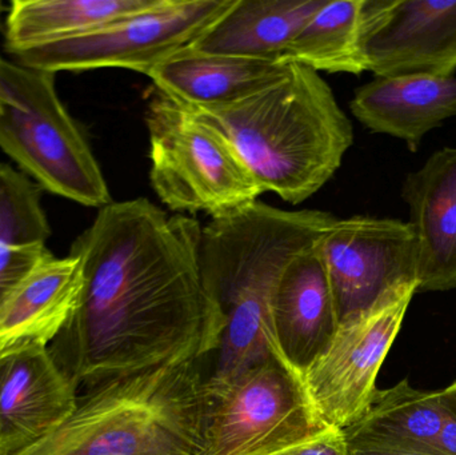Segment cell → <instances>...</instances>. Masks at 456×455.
Wrapping results in <instances>:
<instances>
[{
	"label": "cell",
	"instance_id": "6da1fadb",
	"mask_svg": "<svg viewBox=\"0 0 456 455\" xmlns=\"http://www.w3.org/2000/svg\"><path fill=\"white\" fill-rule=\"evenodd\" d=\"M200 222L147 198L99 208L75 240L77 309L48 345L77 387L218 349L224 314L200 269Z\"/></svg>",
	"mask_w": 456,
	"mask_h": 455
},
{
	"label": "cell",
	"instance_id": "7a4b0ae2",
	"mask_svg": "<svg viewBox=\"0 0 456 455\" xmlns=\"http://www.w3.org/2000/svg\"><path fill=\"white\" fill-rule=\"evenodd\" d=\"M334 219L324 211L281 210L255 202L203 227L202 277L226 321L208 384H227L279 354L271 320L279 277Z\"/></svg>",
	"mask_w": 456,
	"mask_h": 455
},
{
	"label": "cell",
	"instance_id": "3957f363",
	"mask_svg": "<svg viewBox=\"0 0 456 455\" xmlns=\"http://www.w3.org/2000/svg\"><path fill=\"white\" fill-rule=\"evenodd\" d=\"M187 107L226 136L265 192L292 205L316 194L353 146V125L326 80L294 61L248 98Z\"/></svg>",
	"mask_w": 456,
	"mask_h": 455
},
{
	"label": "cell",
	"instance_id": "277c9868",
	"mask_svg": "<svg viewBox=\"0 0 456 455\" xmlns=\"http://www.w3.org/2000/svg\"><path fill=\"white\" fill-rule=\"evenodd\" d=\"M197 362L168 361L90 387L55 432L16 455H205L208 397Z\"/></svg>",
	"mask_w": 456,
	"mask_h": 455
},
{
	"label": "cell",
	"instance_id": "5b68a950",
	"mask_svg": "<svg viewBox=\"0 0 456 455\" xmlns=\"http://www.w3.org/2000/svg\"><path fill=\"white\" fill-rule=\"evenodd\" d=\"M0 149L45 191L87 207L112 202L87 139L59 99L55 74L3 59Z\"/></svg>",
	"mask_w": 456,
	"mask_h": 455
},
{
	"label": "cell",
	"instance_id": "8992f818",
	"mask_svg": "<svg viewBox=\"0 0 456 455\" xmlns=\"http://www.w3.org/2000/svg\"><path fill=\"white\" fill-rule=\"evenodd\" d=\"M146 125L150 178L170 210L222 218L265 194L226 136L175 99L155 91Z\"/></svg>",
	"mask_w": 456,
	"mask_h": 455
},
{
	"label": "cell",
	"instance_id": "52a82bcc",
	"mask_svg": "<svg viewBox=\"0 0 456 455\" xmlns=\"http://www.w3.org/2000/svg\"><path fill=\"white\" fill-rule=\"evenodd\" d=\"M205 455H273L330 427L305 392L303 377L279 354L232 381L210 385Z\"/></svg>",
	"mask_w": 456,
	"mask_h": 455
},
{
	"label": "cell",
	"instance_id": "ba28073f",
	"mask_svg": "<svg viewBox=\"0 0 456 455\" xmlns=\"http://www.w3.org/2000/svg\"><path fill=\"white\" fill-rule=\"evenodd\" d=\"M233 0H159L93 31L13 51L16 63L56 74L95 69L150 72L191 45Z\"/></svg>",
	"mask_w": 456,
	"mask_h": 455
},
{
	"label": "cell",
	"instance_id": "9c48e42d",
	"mask_svg": "<svg viewBox=\"0 0 456 455\" xmlns=\"http://www.w3.org/2000/svg\"><path fill=\"white\" fill-rule=\"evenodd\" d=\"M417 293V283L402 286L340 322L329 346L303 374L305 392L327 427L346 429L366 413Z\"/></svg>",
	"mask_w": 456,
	"mask_h": 455
},
{
	"label": "cell",
	"instance_id": "30bf717a",
	"mask_svg": "<svg viewBox=\"0 0 456 455\" xmlns=\"http://www.w3.org/2000/svg\"><path fill=\"white\" fill-rule=\"evenodd\" d=\"M339 323L366 312L395 288L418 285L409 222L372 216L335 218L316 240Z\"/></svg>",
	"mask_w": 456,
	"mask_h": 455
},
{
	"label": "cell",
	"instance_id": "8fae6325",
	"mask_svg": "<svg viewBox=\"0 0 456 455\" xmlns=\"http://www.w3.org/2000/svg\"><path fill=\"white\" fill-rule=\"evenodd\" d=\"M361 45L375 77H454L456 0H364Z\"/></svg>",
	"mask_w": 456,
	"mask_h": 455
},
{
	"label": "cell",
	"instance_id": "7c38bea8",
	"mask_svg": "<svg viewBox=\"0 0 456 455\" xmlns=\"http://www.w3.org/2000/svg\"><path fill=\"white\" fill-rule=\"evenodd\" d=\"M77 389L48 345L0 342V455H16L55 432L74 410Z\"/></svg>",
	"mask_w": 456,
	"mask_h": 455
},
{
	"label": "cell",
	"instance_id": "4fadbf2b",
	"mask_svg": "<svg viewBox=\"0 0 456 455\" xmlns=\"http://www.w3.org/2000/svg\"><path fill=\"white\" fill-rule=\"evenodd\" d=\"M271 320L279 355L303 377L329 346L339 326L329 275L316 242L297 254L281 272Z\"/></svg>",
	"mask_w": 456,
	"mask_h": 455
},
{
	"label": "cell",
	"instance_id": "5bb4252c",
	"mask_svg": "<svg viewBox=\"0 0 456 455\" xmlns=\"http://www.w3.org/2000/svg\"><path fill=\"white\" fill-rule=\"evenodd\" d=\"M418 256V293L456 288V147L434 152L402 187Z\"/></svg>",
	"mask_w": 456,
	"mask_h": 455
},
{
	"label": "cell",
	"instance_id": "9a60e30c",
	"mask_svg": "<svg viewBox=\"0 0 456 455\" xmlns=\"http://www.w3.org/2000/svg\"><path fill=\"white\" fill-rule=\"evenodd\" d=\"M350 107L370 131L401 139L417 152L426 134L456 117V77H375L355 91Z\"/></svg>",
	"mask_w": 456,
	"mask_h": 455
},
{
	"label": "cell",
	"instance_id": "2e32d148",
	"mask_svg": "<svg viewBox=\"0 0 456 455\" xmlns=\"http://www.w3.org/2000/svg\"><path fill=\"white\" fill-rule=\"evenodd\" d=\"M289 61H256L183 48L149 74L155 88L190 107L235 103L286 74Z\"/></svg>",
	"mask_w": 456,
	"mask_h": 455
},
{
	"label": "cell",
	"instance_id": "e0dca14e",
	"mask_svg": "<svg viewBox=\"0 0 456 455\" xmlns=\"http://www.w3.org/2000/svg\"><path fill=\"white\" fill-rule=\"evenodd\" d=\"M326 0H233L190 50L216 55L283 61L291 40Z\"/></svg>",
	"mask_w": 456,
	"mask_h": 455
},
{
	"label": "cell",
	"instance_id": "ac0fdd59",
	"mask_svg": "<svg viewBox=\"0 0 456 455\" xmlns=\"http://www.w3.org/2000/svg\"><path fill=\"white\" fill-rule=\"evenodd\" d=\"M80 290L79 258H56L48 251L0 306V342L50 345L74 314Z\"/></svg>",
	"mask_w": 456,
	"mask_h": 455
},
{
	"label": "cell",
	"instance_id": "d6986e66",
	"mask_svg": "<svg viewBox=\"0 0 456 455\" xmlns=\"http://www.w3.org/2000/svg\"><path fill=\"white\" fill-rule=\"evenodd\" d=\"M444 413V390H418L403 379L377 390L366 413L343 435L350 443L433 451Z\"/></svg>",
	"mask_w": 456,
	"mask_h": 455
},
{
	"label": "cell",
	"instance_id": "ffe728a7",
	"mask_svg": "<svg viewBox=\"0 0 456 455\" xmlns=\"http://www.w3.org/2000/svg\"><path fill=\"white\" fill-rule=\"evenodd\" d=\"M159 0H13L5 19L8 53L77 37L151 8Z\"/></svg>",
	"mask_w": 456,
	"mask_h": 455
},
{
	"label": "cell",
	"instance_id": "44dd1931",
	"mask_svg": "<svg viewBox=\"0 0 456 455\" xmlns=\"http://www.w3.org/2000/svg\"><path fill=\"white\" fill-rule=\"evenodd\" d=\"M364 0H326L299 29L283 53L284 61L302 64L314 71H367L361 45Z\"/></svg>",
	"mask_w": 456,
	"mask_h": 455
},
{
	"label": "cell",
	"instance_id": "7402d4cb",
	"mask_svg": "<svg viewBox=\"0 0 456 455\" xmlns=\"http://www.w3.org/2000/svg\"><path fill=\"white\" fill-rule=\"evenodd\" d=\"M50 237L42 189L26 174L0 163V246L45 248Z\"/></svg>",
	"mask_w": 456,
	"mask_h": 455
},
{
	"label": "cell",
	"instance_id": "603a6c76",
	"mask_svg": "<svg viewBox=\"0 0 456 455\" xmlns=\"http://www.w3.org/2000/svg\"><path fill=\"white\" fill-rule=\"evenodd\" d=\"M47 253L45 248H15L0 246V306Z\"/></svg>",
	"mask_w": 456,
	"mask_h": 455
},
{
	"label": "cell",
	"instance_id": "cb8c5ba5",
	"mask_svg": "<svg viewBox=\"0 0 456 455\" xmlns=\"http://www.w3.org/2000/svg\"><path fill=\"white\" fill-rule=\"evenodd\" d=\"M273 455H348V449L343 430L330 427L307 443Z\"/></svg>",
	"mask_w": 456,
	"mask_h": 455
},
{
	"label": "cell",
	"instance_id": "d4e9b609",
	"mask_svg": "<svg viewBox=\"0 0 456 455\" xmlns=\"http://www.w3.org/2000/svg\"><path fill=\"white\" fill-rule=\"evenodd\" d=\"M444 390V421L433 451L439 455H456V379Z\"/></svg>",
	"mask_w": 456,
	"mask_h": 455
},
{
	"label": "cell",
	"instance_id": "484cf974",
	"mask_svg": "<svg viewBox=\"0 0 456 455\" xmlns=\"http://www.w3.org/2000/svg\"><path fill=\"white\" fill-rule=\"evenodd\" d=\"M347 449L348 455H439L428 449L396 448V446L366 445V443H347Z\"/></svg>",
	"mask_w": 456,
	"mask_h": 455
},
{
	"label": "cell",
	"instance_id": "4316f807",
	"mask_svg": "<svg viewBox=\"0 0 456 455\" xmlns=\"http://www.w3.org/2000/svg\"><path fill=\"white\" fill-rule=\"evenodd\" d=\"M3 59L0 58V67H2ZM3 107H4V90H3L2 77H0V114L3 112Z\"/></svg>",
	"mask_w": 456,
	"mask_h": 455
},
{
	"label": "cell",
	"instance_id": "83f0119b",
	"mask_svg": "<svg viewBox=\"0 0 456 455\" xmlns=\"http://www.w3.org/2000/svg\"><path fill=\"white\" fill-rule=\"evenodd\" d=\"M0 13H2V3H0Z\"/></svg>",
	"mask_w": 456,
	"mask_h": 455
}]
</instances>
